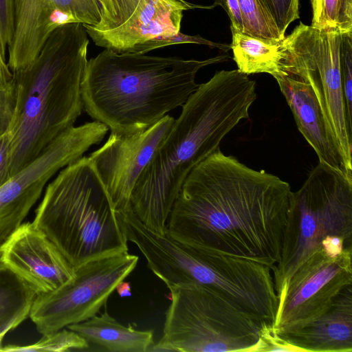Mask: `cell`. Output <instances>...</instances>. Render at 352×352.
I'll use <instances>...</instances> for the list:
<instances>
[{
    "instance_id": "3957f363",
    "label": "cell",
    "mask_w": 352,
    "mask_h": 352,
    "mask_svg": "<svg viewBox=\"0 0 352 352\" xmlns=\"http://www.w3.org/2000/svg\"><path fill=\"white\" fill-rule=\"evenodd\" d=\"M229 58L186 59L104 49L87 60L80 87L83 109L112 133L142 132L186 102L199 86L195 77L201 69Z\"/></svg>"
},
{
    "instance_id": "d6986e66",
    "label": "cell",
    "mask_w": 352,
    "mask_h": 352,
    "mask_svg": "<svg viewBox=\"0 0 352 352\" xmlns=\"http://www.w3.org/2000/svg\"><path fill=\"white\" fill-rule=\"evenodd\" d=\"M107 351L146 352L154 344L152 330L140 331L131 325L124 326L104 311L83 322L66 327Z\"/></svg>"
},
{
    "instance_id": "44dd1931",
    "label": "cell",
    "mask_w": 352,
    "mask_h": 352,
    "mask_svg": "<svg viewBox=\"0 0 352 352\" xmlns=\"http://www.w3.org/2000/svg\"><path fill=\"white\" fill-rule=\"evenodd\" d=\"M36 296L26 282L0 262V338L30 316Z\"/></svg>"
},
{
    "instance_id": "e0dca14e",
    "label": "cell",
    "mask_w": 352,
    "mask_h": 352,
    "mask_svg": "<svg viewBox=\"0 0 352 352\" xmlns=\"http://www.w3.org/2000/svg\"><path fill=\"white\" fill-rule=\"evenodd\" d=\"M183 13L164 1H144L120 26L87 34L98 47L118 53L129 52L133 47L148 41L178 34Z\"/></svg>"
},
{
    "instance_id": "6da1fadb",
    "label": "cell",
    "mask_w": 352,
    "mask_h": 352,
    "mask_svg": "<svg viewBox=\"0 0 352 352\" xmlns=\"http://www.w3.org/2000/svg\"><path fill=\"white\" fill-rule=\"evenodd\" d=\"M293 191L219 148L188 174L167 223L173 239L272 269L280 258Z\"/></svg>"
},
{
    "instance_id": "ac0fdd59",
    "label": "cell",
    "mask_w": 352,
    "mask_h": 352,
    "mask_svg": "<svg viewBox=\"0 0 352 352\" xmlns=\"http://www.w3.org/2000/svg\"><path fill=\"white\" fill-rule=\"evenodd\" d=\"M280 336L304 352H351L352 286L346 288L320 318Z\"/></svg>"
},
{
    "instance_id": "e575fe53",
    "label": "cell",
    "mask_w": 352,
    "mask_h": 352,
    "mask_svg": "<svg viewBox=\"0 0 352 352\" xmlns=\"http://www.w3.org/2000/svg\"><path fill=\"white\" fill-rule=\"evenodd\" d=\"M118 294L120 297H124L131 295V286L129 283L122 281L116 287Z\"/></svg>"
},
{
    "instance_id": "ffe728a7",
    "label": "cell",
    "mask_w": 352,
    "mask_h": 352,
    "mask_svg": "<svg viewBox=\"0 0 352 352\" xmlns=\"http://www.w3.org/2000/svg\"><path fill=\"white\" fill-rule=\"evenodd\" d=\"M231 32L230 49L238 70L247 75L267 73L273 77L285 74L283 65L285 57L283 40L269 41Z\"/></svg>"
},
{
    "instance_id": "f546056e",
    "label": "cell",
    "mask_w": 352,
    "mask_h": 352,
    "mask_svg": "<svg viewBox=\"0 0 352 352\" xmlns=\"http://www.w3.org/2000/svg\"><path fill=\"white\" fill-rule=\"evenodd\" d=\"M14 31L12 0H0V49L6 58Z\"/></svg>"
},
{
    "instance_id": "8fae6325",
    "label": "cell",
    "mask_w": 352,
    "mask_h": 352,
    "mask_svg": "<svg viewBox=\"0 0 352 352\" xmlns=\"http://www.w3.org/2000/svg\"><path fill=\"white\" fill-rule=\"evenodd\" d=\"M108 129L96 120L69 127L0 186V246L23 223L52 178L100 144Z\"/></svg>"
},
{
    "instance_id": "277c9868",
    "label": "cell",
    "mask_w": 352,
    "mask_h": 352,
    "mask_svg": "<svg viewBox=\"0 0 352 352\" xmlns=\"http://www.w3.org/2000/svg\"><path fill=\"white\" fill-rule=\"evenodd\" d=\"M89 43L83 24L61 25L32 62L12 72L13 107L5 130L10 138L9 178L80 116Z\"/></svg>"
},
{
    "instance_id": "2e32d148",
    "label": "cell",
    "mask_w": 352,
    "mask_h": 352,
    "mask_svg": "<svg viewBox=\"0 0 352 352\" xmlns=\"http://www.w3.org/2000/svg\"><path fill=\"white\" fill-rule=\"evenodd\" d=\"M294 117L296 125L316 152L319 162L352 177L331 133L311 87L296 75L284 74L274 77Z\"/></svg>"
},
{
    "instance_id": "d6a6232c",
    "label": "cell",
    "mask_w": 352,
    "mask_h": 352,
    "mask_svg": "<svg viewBox=\"0 0 352 352\" xmlns=\"http://www.w3.org/2000/svg\"><path fill=\"white\" fill-rule=\"evenodd\" d=\"M321 246L326 254L331 257L338 256L346 247L344 239L335 235L324 238L321 241Z\"/></svg>"
},
{
    "instance_id": "d590c367",
    "label": "cell",
    "mask_w": 352,
    "mask_h": 352,
    "mask_svg": "<svg viewBox=\"0 0 352 352\" xmlns=\"http://www.w3.org/2000/svg\"><path fill=\"white\" fill-rule=\"evenodd\" d=\"M2 339H3V338H0V348H1V340H2Z\"/></svg>"
},
{
    "instance_id": "7c38bea8",
    "label": "cell",
    "mask_w": 352,
    "mask_h": 352,
    "mask_svg": "<svg viewBox=\"0 0 352 352\" xmlns=\"http://www.w3.org/2000/svg\"><path fill=\"white\" fill-rule=\"evenodd\" d=\"M352 286V247L336 257L322 248L312 253L277 294L273 329L278 335L314 321L333 306L342 292Z\"/></svg>"
},
{
    "instance_id": "4dcf8cb0",
    "label": "cell",
    "mask_w": 352,
    "mask_h": 352,
    "mask_svg": "<svg viewBox=\"0 0 352 352\" xmlns=\"http://www.w3.org/2000/svg\"><path fill=\"white\" fill-rule=\"evenodd\" d=\"M219 6L228 14L230 20V30L243 33V23L238 0H214L212 5Z\"/></svg>"
},
{
    "instance_id": "f1b7e54d",
    "label": "cell",
    "mask_w": 352,
    "mask_h": 352,
    "mask_svg": "<svg viewBox=\"0 0 352 352\" xmlns=\"http://www.w3.org/2000/svg\"><path fill=\"white\" fill-rule=\"evenodd\" d=\"M304 352L276 333L271 324L265 323L259 333L258 341L252 352Z\"/></svg>"
},
{
    "instance_id": "cb8c5ba5",
    "label": "cell",
    "mask_w": 352,
    "mask_h": 352,
    "mask_svg": "<svg viewBox=\"0 0 352 352\" xmlns=\"http://www.w3.org/2000/svg\"><path fill=\"white\" fill-rule=\"evenodd\" d=\"M238 2L244 34L274 41L284 39L285 37L280 34L262 0H238Z\"/></svg>"
},
{
    "instance_id": "7a4b0ae2",
    "label": "cell",
    "mask_w": 352,
    "mask_h": 352,
    "mask_svg": "<svg viewBox=\"0 0 352 352\" xmlns=\"http://www.w3.org/2000/svg\"><path fill=\"white\" fill-rule=\"evenodd\" d=\"M256 82L238 69L217 72L199 85L140 174L131 193L136 217L165 235L175 201L190 172L216 151L256 99Z\"/></svg>"
},
{
    "instance_id": "83f0119b",
    "label": "cell",
    "mask_w": 352,
    "mask_h": 352,
    "mask_svg": "<svg viewBox=\"0 0 352 352\" xmlns=\"http://www.w3.org/2000/svg\"><path fill=\"white\" fill-rule=\"evenodd\" d=\"M280 34L285 37L288 26L299 19V0H262Z\"/></svg>"
},
{
    "instance_id": "ba28073f",
    "label": "cell",
    "mask_w": 352,
    "mask_h": 352,
    "mask_svg": "<svg viewBox=\"0 0 352 352\" xmlns=\"http://www.w3.org/2000/svg\"><path fill=\"white\" fill-rule=\"evenodd\" d=\"M168 289L163 335L150 351H253L266 322L208 287Z\"/></svg>"
},
{
    "instance_id": "9c48e42d",
    "label": "cell",
    "mask_w": 352,
    "mask_h": 352,
    "mask_svg": "<svg viewBox=\"0 0 352 352\" xmlns=\"http://www.w3.org/2000/svg\"><path fill=\"white\" fill-rule=\"evenodd\" d=\"M341 32L300 23L283 40L285 74L298 76L312 89L341 153L352 168V131L349 128L340 66Z\"/></svg>"
},
{
    "instance_id": "484cf974",
    "label": "cell",
    "mask_w": 352,
    "mask_h": 352,
    "mask_svg": "<svg viewBox=\"0 0 352 352\" xmlns=\"http://www.w3.org/2000/svg\"><path fill=\"white\" fill-rule=\"evenodd\" d=\"M340 66L346 122L352 131V32L341 34Z\"/></svg>"
},
{
    "instance_id": "4fadbf2b",
    "label": "cell",
    "mask_w": 352,
    "mask_h": 352,
    "mask_svg": "<svg viewBox=\"0 0 352 352\" xmlns=\"http://www.w3.org/2000/svg\"><path fill=\"white\" fill-rule=\"evenodd\" d=\"M12 6L14 31L7 51L12 72L32 62L58 27L94 26L100 17L98 0H12Z\"/></svg>"
},
{
    "instance_id": "52a82bcc",
    "label": "cell",
    "mask_w": 352,
    "mask_h": 352,
    "mask_svg": "<svg viewBox=\"0 0 352 352\" xmlns=\"http://www.w3.org/2000/svg\"><path fill=\"white\" fill-rule=\"evenodd\" d=\"M352 247V177L321 162L293 192L280 256L272 267L276 294L327 236Z\"/></svg>"
},
{
    "instance_id": "836d02e7",
    "label": "cell",
    "mask_w": 352,
    "mask_h": 352,
    "mask_svg": "<svg viewBox=\"0 0 352 352\" xmlns=\"http://www.w3.org/2000/svg\"><path fill=\"white\" fill-rule=\"evenodd\" d=\"M12 72L10 69L6 58L1 54L0 49V90L8 89L11 86Z\"/></svg>"
},
{
    "instance_id": "9a60e30c",
    "label": "cell",
    "mask_w": 352,
    "mask_h": 352,
    "mask_svg": "<svg viewBox=\"0 0 352 352\" xmlns=\"http://www.w3.org/2000/svg\"><path fill=\"white\" fill-rule=\"evenodd\" d=\"M0 262L37 295L50 293L74 276V269L33 222L23 223L0 246Z\"/></svg>"
},
{
    "instance_id": "7402d4cb",
    "label": "cell",
    "mask_w": 352,
    "mask_h": 352,
    "mask_svg": "<svg viewBox=\"0 0 352 352\" xmlns=\"http://www.w3.org/2000/svg\"><path fill=\"white\" fill-rule=\"evenodd\" d=\"M144 1L153 0H98L100 21L94 26L84 25L87 34L107 32L122 25ZM168 3L182 10L211 9L213 7L194 4L185 0H157Z\"/></svg>"
},
{
    "instance_id": "5b68a950",
    "label": "cell",
    "mask_w": 352,
    "mask_h": 352,
    "mask_svg": "<svg viewBox=\"0 0 352 352\" xmlns=\"http://www.w3.org/2000/svg\"><path fill=\"white\" fill-rule=\"evenodd\" d=\"M32 222L74 269L128 252L116 211L88 157L66 166L47 184Z\"/></svg>"
},
{
    "instance_id": "5bb4252c",
    "label": "cell",
    "mask_w": 352,
    "mask_h": 352,
    "mask_svg": "<svg viewBox=\"0 0 352 352\" xmlns=\"http://www.w3.org/2000/svg\"><path fill=\"white\" fill-rule=\"evenodd\" d=\"M175 119L166 115L145 131L125 135L111 132L107 142L88 159L115 210L131 205L133 189Z\"/></svg>"
},
{
    "instance_id": "603a6c76",
    "label": "cell",
    "mask_w": 352,
    "mask_h": 352,
    "mask_svg": "<svg viewBox=\"0 0 352 352\" xmlns=\"http://www.w3.org/2000/svg\"><path fill=\"white\" fill-rule=\"evenodd\" d=\"M311 25L319 29L352 32V0H310Z\"/></svg>"
},
{
    "instance_id": "30bf717a",
    "label": "cell",
    "mask_w": 352,
    "mask_h": 352,
    "mask_svg": "<svg viewBox=\"0 0 352 352\" xmlns=\"http://www.w3.org/2000/svg\"><path fill=\"white\" fill-rule=\"evenodd\" d=\"M138 260L129 252L117 253L75 268L71 280L50 293L36 296L30 318L37 331L48 334L96 315Z\"/></svg>"
},
{
    "instance_id": "4316f807",
    "label": "cell",
    "mask_w": 352,
    "mask_h": 352,
    "mask_svg": "<svg viewBox=\"0 0 352 352\" xmlns=\"http://www.w3.org/2000/svg\"><path fill=\"white\" fill-rule=\"evenodd\" d=\"M179 44H198L207 45L210 47L218 48L219 50L227 52L230 49V45L212 42L199 35H188L179 32L178 34L171 36H162L157 38L148 41L142 44L133 47L129 52L146 54L147 52L173 45Z\"/></svg>"
},
{
    "instance_id": "d4e9b609",
    "label": "cell",
    "mask_w": 352,
    "mask_h": 352,
    "mask_svg": "<svg viewBox=\"0 0 352 352\" xmlns=\"http://www.w3.org/2000/svg\"><path fill=\"white\" fill-rule=\"evenodd\" d=\"M89 346V342L78 333L69 329L43 335L35 343L25 345H7L1 346L0 351L7 352H34L56 351L63 352L74 350H83Z\"/></svg>"
},
{
    "instance_id": "1f68e13d",
    "label": "cell",
    "mask_w": 352,
    "mask_h": 352,
    "mask_svg": "<svg viewBox=\"0 0 352 352\" xmlns=\"http://www.w3.org/2000/svg\"><path fill=\"white\" fill-rule=\"evenodd\" d=\"M10 153V138L4 131L0 134V186L8 179V160Z\"/></svg>"
},
{
    "instance_id": "8992f818",
    "label": "cell",
    "mask_w": 352,
    "mask_h": 352,
    "mask_svg": "<svg viewBox=\"0 0 352 352\" xmlns=\"http://www.w3.org/2000/svg\"><path fill=\"white\" fill-rule=\"evenodd\" d=\"M141 252L147 267L168 288L188 284L208 287L273 326L278 296L268 266L155 232L146 237Z\"/></svg>"
}]
</instances>
